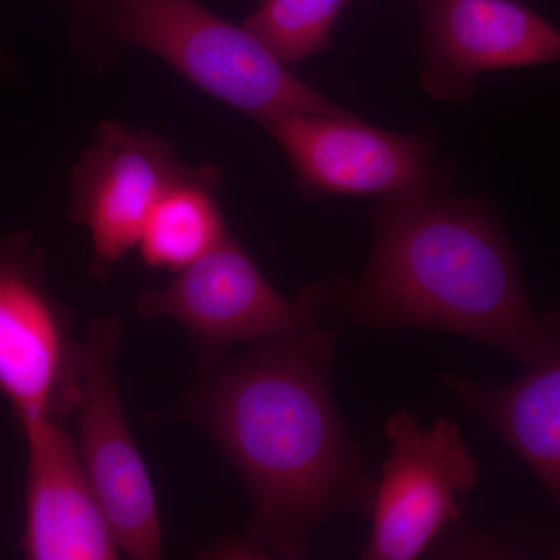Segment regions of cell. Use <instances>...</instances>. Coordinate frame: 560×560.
<instances>
[{
  "mask_svg": "<svg viewBox=\"0 0 560 560\" xmlns=\"http://www.w3.org/2000/svg\"><path fill=\"white\" fill-rule=\"evenodd\" d=\"M341 324L250 342L201 366L162 419L194 423L248 490L250 522L226 555L302 559L324 522L370 515L375 480L335 401L330 368Z\"/></svg>",
  "mask_w": 560,
  "mask_h": 560,
  "instance_id": "obj_1",
  "label": "cell"
},
{
  "mask_svg": "<svg viewBox=\"0 0 560 560\" xmlns=\"http://www.w3.org/2000/svg\"><path fill=\"white\" fill-rule=\"evenodd\" d=\"M330 319L374 330H438L492 346L530 366L550 348L514 246L485 202L440 194L385 198L355 283H316Z\"/></svg>",
  "mask_w": 560,
  "mask_h": 560,
  "instance_id": "obj_2",
  "label": "cell"
},
{
  "mask_svg": "<svg viewBox=\"0 0 560 560\" xmlns=\"http://www.w3.org/2000/svg\"><path fill=\"white\" fill-rule=\"evenodd\" d=\"M73 47L92 73L127 50L149 51L257 124L280 114L348 113L198 0H79Z\"/></svg>",
  "mask_w": 560,
  "mask_h": 560,
  "instance_id": "obj_3",
  "label": "cell"
},
{
  "mask_svg": "<svg viewBox=\"0 0 560 560\" xmlns=\"http://www.w3.org/2000/svg\"><path fill=\"white\" fill-rule=\"evenodd\" d=\"M121 334L119 316H101L92 320L86 338L77 345L72 399L75 444L121 555L154 560L164 555V539L153 482L117 388Z\"/></svg>",
  "mask_w": 560,
  "mask_h": 560,
  "instance_id": "obj_4",
  "label": "cell"
},
{
  "mask_svg": "<svg viewBox=\"0 0 560 560\" xmlns=\"http://www.w3.org/2000/svg\"><path fill=\"white\" fill-rule=\"evenodd\" d=\"M385 436L390 451L375 481L361 559L415 560L459 522L463 499L477 488L480 467L452 419L423 429L410 412H394Z\"/></svg>",
  "mask_w": 560,
  "mask_h": 560,
  "instance_id": "obj_5",
  "label": "cell"
},
{
  "mask_svg": "<svg viewBox=\"0 0 560 560\" xmlns=\"http://www.w3.org/2000/svg\"><path fill=\"white\" fill-rule=\"evenodd\" d=\"M136 312L179 324L200 352L201 366L224 359L241 342L250 345L330 320L312 289L298 301L285 300L231 232L168 285L140 294Z\"/></svg>",
  "mask_w": 560,
  "mask_h": 560,
  "instance_id": "obj_6",
  "label": "cell"
},
{
  "mask_svg": "<svg viewBox=\"0 0 560 560\" xmlns=\"http://www.w3.org/2000/svg\"><path fill=\"white\" fill-rule=\"evenodd\" d=\"M285 153L298 187L311 197L440 194L451 167L423 132L399 135L350 113H291L259 121Z\"/></svg>",
  "mask_w": 560,
  "mask_h": 560,
  "instance_id": "obj_7",
  "label": "cell"
},
{
  "mask_svg": "<svg viewBox=\"0 0 560 560\" xmlns=\"http://www.w3.org/2000/svg\"><path fill=\"white\" fill-rule=\"evenodd\" d=\"M77 345L35 237H0V393L20 423L72 415Z\"/></svg>",
  "mask_w": 560,
  "mask_h": 560,
  "instance_id": "obj_8",
  "label": "cell"
},
{
  "mask_svg": "<svg viewBox=\"0 0 560 560\" xmlns=\"http://www.w3.org/2000/svg\"><path fill=\"white\" fill-rule=\"evenodd\" d=\"M197 165L167 139L119 120L98 125L70 173L69 219L90 232V272L106 280L138 246L150 210Z\"/></svg>",
  "mask_w": 560,
  "mask_h": 560,
  "instance_id": "obj_9",
  "label": "cell"
},
{
  "mask_svg": "<svg viewBox=\"0 0 560 560\" xmlns=\"http://www.w3.org/2000/svg\"><path fill=\"white\" fill-rule=\"evenodd\" d=\"M423 90L464 103L490 70L560 61V32L514 0H419Z\"/></svg>",
  "mask_w": 560,
  "mask_h": 560,
  "instance_id": "obj_10",
  "label": "cell"
},
{
  "mask_svg": "<svg viewBox=\"0 0 560 560\" xmlns=\"http://www.w3.org/2000/svg\"><path fill=\"white\" fill-rule=\"evenodd\" d=\"M27 444L21 550L31 560H114L116 534L65 420L20 423Z\"/></svg>",
  "mask_w": 560,
  "mask_h": 560,
  "instance_id": "obj_11",
  "label": "cell"
},
{
  "mask_svg": "<svg viewBox=\"0 0 560 560\" xmlns=\"http://www.w3.org/2000/svg\"><path fill=\"white\" fill-rule=\"evenodd\" d=\"M550 320V348L515 381L485 383L453 372H441L440 381L536 475L560 522V311ZM551 556L560 559V528Z\"/></svg>",
  "mask_w": 560,
  "mask_h": 560,
  "instance_id": "obj_12",
  "label": "cell"
},
{
  "mask_svg": "<svg viewBox=\"0 0 560 560\" xmlns=\"http://www.w3.org/2000/svg\"><path fill=\"white\" fill-rule=\"evenodd\" d=\"M221 179L223 171L215 165H197L162 194L136 246L147 267L178 275L230 234L217 198Z\"/></svg>",
  "mask_w": 560,
  "mask_h": 560,
  "instance_id": "obj_13",
  "label": "cell"
},
{
  "mask_svg": "<svg viewBox=\"0 0 560 560\" xmlns=\"http://www.w3.org/2000/svg\"><path fill=\"white\" fill-rule=\"evenodd\" d=\"M348 0H261L242 27L280 65H294L330 47Z\"/></svg>",
  "mask_w": 560,
  "mask_h": 560,
  "instance_id": "obj_14",
  "label": "cell"
}]
</instances>
